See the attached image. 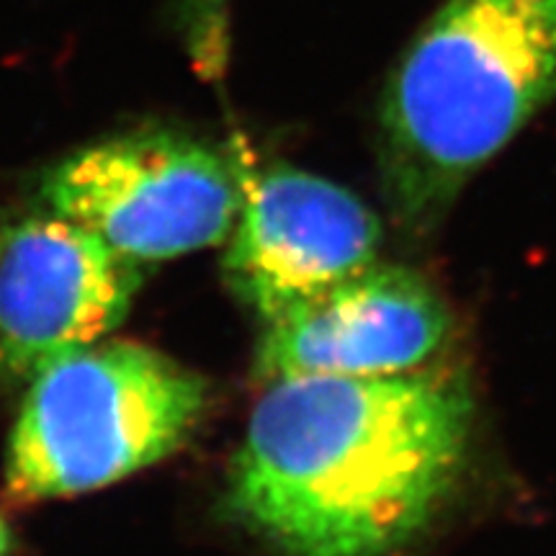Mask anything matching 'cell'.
Listing matches in <instances>:
<instances>
[{
  "label": "cell",
  "instance_id": "1",
  "mask_svg": "<svg viewBox=\"0 0 556 556\" xmlns=\"http://www.w3.org/2000/svg\"><path fill=\"white\" fill-rule=\"evenodd\" d=\"M471 420L458 371L274 381L232 458L229 500L287 556H389L448 500Z\"/></svg>",
  "mask_w": 556,
  "mask_h": 556
},
{
  "label": "cell",
  "instance_id": "2",
  "mask_svg": "<svg viewBox=\"0 0 556 556\" xmlns=\"http://www.w3.org/2000/svg\"><path fill=\"white\" fill-rule=\"evenodd\" d=\"M556 99V0H446L379 106L381 189L428 235L464 186Z\"/></svg>",
  "mask_w": 556,
  "mask_h": 556
},
{
  "label": "cell",
  "instance_id": "3",
  "mask_svg": "<svg viewBox=\"0 0 556 556\" xmlns=\"http://www.w3.org/2000/svg\"><path fill=\"white\" fill-rule=\"evenodd\" d=\"M5 482L18 500L99 490L170 456L206 407V381L129 340L67 353L29 379Z\"/></svg>",
  "mask_w": 556,
  "mask_h": 556
},
{
  "label": "cell",
  "instance_id": "4",
  "mask_svg": "<svg viewBox=\"0 0 556 556\" xmlns=\"http://www.w3.org/2000/svg\"><path fill=\"white\" fill-rule=\"evenodd\" d=\"M240 199L238 163L170 129L103 139L41 180L47 212L90 229L139 266L225 242Z\"/></svg>",
  "mask_w": 556,
  "mask_h": 556
},
{
  "label": "cell",
  "instance_id": "5",
  "mask_svg": "<svg viewBox=\"0 0 556 556\" xmlns=\"http://www.w3.org/2000/svg\"><path fill=\"white\" fill-rule=\"evenodd\" d=\"M238 176L240 214L222 266L266 325L377 261L379 217L356 193L291 165H238Z\"/></svg>",
  "mask_w": 556,
  "mask_h": 556
},
{
  "label": "cell",
  "instance_id": "6",
  "mask_svg": "<svg viewBox=\"0 0 556 556\" xmlns=\"http://www.w3.org/2000/svg\"><path fill=\"white\" fill-rule=\"evenodd\" d=\"M142 266L60 214L0 232V374L31 379L129 315Z\"/></svg>",
  "mask_w": 556,
  "mask_h": 556
},
{
  "label": "cell",
  "instance_id": "7",
  "mask_svg": "<svg viewBox=\"0 0 556 556\" xmlns=\"http://www.w3.org/2000/svg\"><path fill=\"white\" fill-rule=\"evenodd\" d=\"M451 332L438 291L417 270L368 263L266 325L255 379L397 377L428 368Z\"/></svg>",
  "mask_w": 556,
  "mask_h": 556
},
{
  "label": "cell",
  "instance_id": "8",
  "mask_svg": "<svg viewBox=\"0 0 556 556\" xmlns=\"http://www.w3.org/2000/svg\"><path fill=\"white\" fill-rule=\"evenodd\" d=\"M229 0H178V24L191 58L206 75L219 73L227 60Z\"/></svg>",
  "mask_w": 556,
  "mask_h": 556
},
{
  "label": "cell",
  "instance_id": "9",
  "mask_svg": "<svg viewBox=\"0 0 556 556\" xmlns=\"http://www.w3.org/2000/svg\"><path fill=\"white\" fill-rule=\"evenodd\" d=\"M11 554V531L5 526V520L0 518V556H9Z\"/></svg>",
  "mask_w": 556,
  "mask_h": 556
}]
</instances>
